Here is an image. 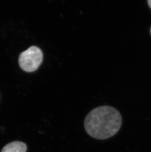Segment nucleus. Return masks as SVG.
Segmentation results:
<instances>
[{
  "label": "nucleus",
  "mask_w": 151,
  "mask_h": 152,
  "mask_svg": "<svg viewBox=\"0 0 151 152\" xmlns=\"http://www.w3.org/2000/svg\"><path fill=\"white\" fill-rule=\"evenodd\" d=\"M148 3L149 6L150 7V8L151 9V0H148Z\"/></svg>",
  "instance_id": "4"
},
{
  "label": "nucleus",
  "mask_w": 151,
  "mask_h": 152,
  "mask_svg": "<svg viewBox=\"0 0 151 152\" xmlns=\"http://www.w3.org/2000/svg\"><path fill=\"white\" fill-rule=\"evenodd\" d=\"M27 150L26 144L20 141H13L6 145L1 152H26Z\"/></svg>",
  "instance_id": "3"
},
{
  "label": "nucleus",
  "mask_w": 151,
  "mask_h": 152,
  "mask_svg": "<svg viewBox=\"0 0 151 152\" xmlns=\"http://www.w3.org/2000/svg\"><path fill=\"white\" fill-rule=\"evenodd\" d=\"M122 119L120 112L112 106H99L89 112L84 120L86 132L100 140L114 136L121 128Z\"/></svg>",
  "instance_id": "1"
},
{
  "label": "nucleus",
  "mask_w": 151,
  "mask_h": 152,
  "mask_svg": "<svg viewBox=\"0 0 151 152\" xmlns=\"http://www.w3.org/2000/svg\"><path fill=\"white\" fill-rule=\"evenodd\" d=\"M43 58V53L40 48L36 46H30L20 54L19 64L20 68L25 72H34L40 66Z\"/></svg>",
  "instance_id": "2"
},
{
  "label": "nucleus",
  "mask_w": 151,
  "mask_h": 152,
  "mask_svg": "<svg viewBox=\"0 0 151 152\" xmlns=\"http://www.w3.org/2000/svg\"></svg>",
  "instance_id": "5"
}]
</instances>
